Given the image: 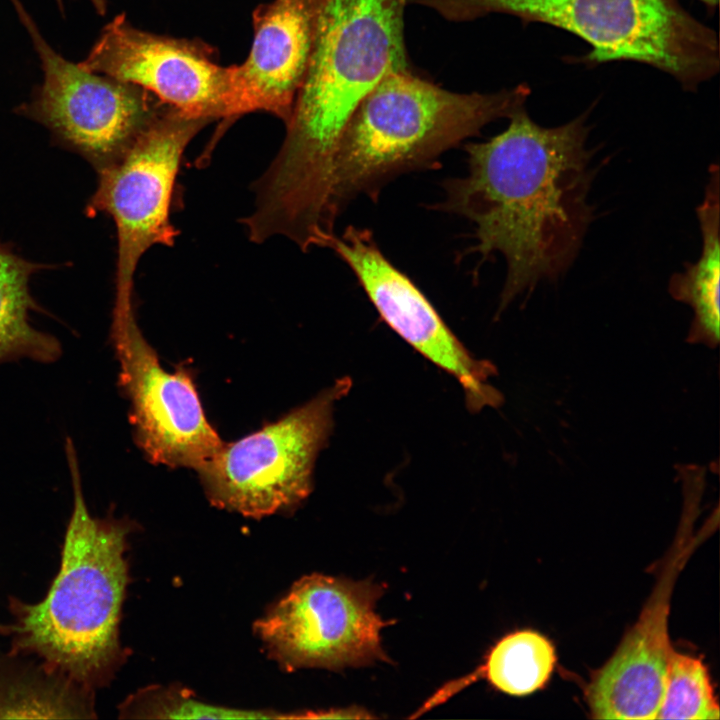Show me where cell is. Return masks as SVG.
Returning a JSON list of instances; mask_svg holds the SVG:
<instances>
[{
	"label": "cell",
	"instance_id": "cell-6",
	"mask_svg": "<svg viewBox=\"0 0 720 720\" xmlns=\"http://www.w3.org/2000/svg\"><path fill=\"white\" fill-rule=\"evenodd\" d=\"M347 377L316 397L220 449L196 471L217 506L261 517L303 501L312 489L315 459L332 428L335 403L350 389Z\"/></svg>",
	"mask_w": 720,
	"mask_h": 720
},
{
	"label": "cell",
	"instance_id": "cell-12",
	"mask_svg": "<svg viewBox=\"0 0 720 720\" xmlns=\"http://www.w3.org/2000/svg\"><path fill=\"white\" fill-rule=\"evenodd\" d=\"M327 248L349 266L388 326L459 381L472 410L500 402L488 381L494 367L469 353L427 297L385 257L370 230L350 225Z\"/></svg>",
	"mask_w": 720,
	"mask_h": 720
},
{
	"label": "cell",
	"instance_id": "cell-5",
	"mask_svg": "<svg viewBox=\"0 0 720 720\" xmlns=\"http://www.w3.org/2000/svg\"><path fill=\"white\" fill-rule=\"evenodd\" d=\"M449 21L491 13L571 32L590 46L586 63L632 60L658 68L687 90L719 70L716 33L676 0H411Z\"/></svg>",
	"mask_w": 720,
	"mask_h": 720
},
{
	"label": "cell",
	"instance_id": "cell-16",
	"mask_svg": "<svg viewBox=\"0 0 720 720\" xmlns=\"http://www.w3.org/2000/svg\"><path fill=\"white\" fill-rule=\"evenodd\" d=\"M45 267L0 243V364L20 359L51 363L62 353L53 335L30 324V311H41V307L30 293L29 281Z\"/></svg>",
	"mask_w": 720,
	"mask_h": 720
},
{
	"label": "cell",
	"instance_id": "cell-19",
	"mask_svg": "<svg viewBox=\"0 0 720 720\" xmlns=\"http://www.w3.org/2000/svg\"><path fill=\"white\" fill-rule=\"evenodd\" d=\"M122 716L161 719H269L287 718L274 711L244 710L207 704L174 688H147L129 697Z\"/></svg>",
	"mask_w": 720,
	"mask_h": 720
},
{
	"label": "cell",
	"instance_id": "cell-2",
	"mask_svg": "<svg viewBox=\"0 0 720 720\" xmlns=\"http://www.w3.org/2000/svg\"><path fill=\"white\" fill-rule=\"evenodd\" d=\"M408 0H317L312 50L283 144L259 178L276 205L316 215L330 205L343 130L388 75L410 70L404 37Z\"/></svg>",
	"mask_w": 720,
	"mask_h": 720
},
{
	"label": "cell",
	"instance_id": "cell-11",
	"mask_svg": "<svg viewBox=\"0 0 720 720\" xmlns=\"http://www.w3.org/2000/svg\"><path fill=\"white\" fill-rule=\"evenodd\" d=\"M78 65L140 87L187 117H238L233 65H219L216 50L201 40L140 30L124 14L103 28Z\"/></svg>",
	"mask_w": 720,
	"mask_h": 720
},
{
	"label": "cell",
	"instance_id": "cell-20",
	"mask_svg": "<svg viewBox=\"0 0 720 720\" xmlns=\"http://www.w3.org/2000/svg\"><path fill=\"white\" fill-rule=\"evenodd\" d=\"M56 1L59 6V9L63 12L64 6H65V4H64L65 0H56ZM89 1L92 3L94 8L100 15L105 14V12H106V1L105 0H89Z\"/></svg>",
	"mask_w": 720,
	"mask_h": 720
},
{
	"label": "cell",
	"instance_id": "cell-15",
	"mask_svg": "<svg viewBox=\"0 0 720 720\" xmlns=\"http://www.w3.org/2000/svg\"><path fill=\"white\" fill-rule=\"evenodd\" d=\"M702 235L698 259L685 270L671 276V296L691 306L694 318L688 334L690 342L714 347L719 343L720 245H719V168L712 164L704 199L696 208Z\"/></svg>",
	"mask_w": 720,
	"mask_h": 720
},
{
	"label": "cell",
	"instance_id": "cell-8",
	"mask_svg": "<svg viewBox=\"0 0 720 720\" xmlns=\"http://www.w3.org/2000/svg\"><path fill=\"white\" fill-rule=\"evenodd\" d=\"M42 63L43 83L21 113L50 129L97 172L113 164L167 106L135 85L86 71L55 52L19 0H11Z\"/></svg>",
	"mask_w": 720,
	"mask_h": 720
},
{
	"label": "cell",
	"instance_id": "cell-18",
	"mask_svg": "<svg viewBox=\"0 0 720 720\" xmlns=\"http://www.w3.org/2000/svg\"><path fill=\"white\" fill-rule=\"evenodd\" d=\"M720 718L710 675L701 658L671 652L666 687L655 719Z\"/></svg>",
	"mask_w": 720,
	"mask_h": 720
},
{
	"label": "cell",
	"instance_id": "cell-4",
	"mask_svg": "<svg viewBox=\"0 0 720 720\" xmlns=\"http://www.w3.org/2000/svg\"><path fill=\"white\" fill-rule=\"evenodd\" d=\"M526 84L492 93L444 89L410 70L385 77L357 106L341 135L332 172L336 217L356 197L377 201L396 177L440 167L446 151L524 107Z\"/></svg>",
	"mask_w": 720,
	"mask_h": 720
},
{
	"label": "cell",
	"instance_id": "cell-7",
	"mask_svg": "<svg viewBox=\"0 0 720 720\" xmlns=\"http://www.w3.org/2000/svg\"><path fill=\"white\" fill-rule=\"evenodd\" d=\"M210 120L187 117L166 106L127 150L98 173L87 213H106L116 227L114 304L133 302V279L152 246H173L178 234L170 205L185 148Z\"/></svg>",
	"mask_w": 720,
	"mask_h": 720
},
{
	"label": "cell",
	"instance_id": "cell-14",
	"mask_svg": "<svg viewBox=\"0 0 720 720\" xmlns=\"http://www.w3.org/2000/svg\"><path fill=\"white\" fill-rule=\"evenodd\" d=\"M669 590L663 585L594 674L585 697L595 719H655L673 647L668 635Z\"/></svg>",
	"mask_w": 720,
	"mask_h": 720
},
{
	"label": "cell",
	"instance_id": "cell-22",
	"mask_svg": "<svg viewBox=\"0 0 720 720\" xmlns=\"http://www.w3.org/2000/svg\"><path fill=\"white\" fill-rule=\"evenodd\" d=\"M242 223H243V222H242ZM248 234H249V233H248ZM334 234H335V233H334ZM334 234H333V235H334ZM333 235H332V236H333ZM330 237H331V236H330ZM330 237H329V238H330ZM329 238H327L324 242H322V243H321L319 246H317V247L322 246ZM249 239H250L251 241L253 240V242H255V243H261V242H259V241H256L255 239H253L250 235H249ZM263 242H264V241H263Z\"/></svg>",
	"mask_w": 720,
	"mask_h": 720
},
{
	"label": "cell",
	"instance_id": "cell-3",
	"mask_svg": "<svg viewBox=\"0 0 720 720\" xmlns=\"http://www.w3.org/2000/svg\"><path fill=\"white\" fill-rule=\"evenodd\" d=\"M65 452L73 510L60 568L45 597L33 604L11 598L12 621L0 625L12 655L36 656L48 675L92 693L112 679L123 653L119 642L128 583L127 523L93 517L86 506L74 443Z\"/></svg>",
	"mask_w": 720,
	"mask_h": 720
},
{
	"label": "cell",
	"instance_id": "cell-9",
	"mask_svg": "<svg viewBox=\"0 0 720 720\" xmlns=\"http://www.w3.org/2000/svg\"><path fill=\"white\" fill-rule=\"evenodd\" d=\"M383 587L321 574L305 576L255 623L269 654L287 670H339L388 660L376 613Z\"/></svg>",
	"mask_w": 720,
	"mask_h": 720
},
{
	"label": "cell",
	"instance_id": "cell-1",
	"mask_svg": "<svg viewBox=\"0 0 720 720\" xmlns=\"http://www.w3.org/2000/svg\"><path fill=\"white\" fill-rule=\"evenodd\" d=\"M509 119L503 132L464 146L467 175L447 179L444 200L433 206L474 224L470 252L483 261L504 257L500 310L567 272L594 218L587 114L543 127L524 106Z\"/></svg>",
	"mask_w": 720,
	"mask_h": 720
},
{
	"label": "cell",
	"instance_id": "cell-17",
	"mask_svg": "<svg viewBox=\"0 0 720 720\" xmlns=\"http://www.w3.org/2000/svg\"><path fill=\"white\" fill-rule=\"evenodd\" d=\"M556 664L553 644L533 630H520L500 639L488 652L485 662L471 675L441 689L421 709L425 711L448 695L485 678L496 689L514 696H524L542 688Z\"/></svg>",
	"mask_w": 720,
	"mask_h": 720
},
{
	"label": "cell",
	"instance_id": "cell-21",
	"mask_svg": "<svg viewBox=\"0 0 720 720\" xmlns=\"http://www.w3.org/2000/svg\"><path fill=\"white\" fill-rule=\"evenodd\" d=\"M705 3L710 9L715 8L718 5L719 0H700Z\"/></svg>",
	"mask_w": 720,
	"mask_h": 720
},
{
	"label": "cell",
	"instance_id": "cell-10",
	"mask_svg": "<svg viewBox=\"0 0 720 720\" xmlns=\"http://www.w3.org/2000/svg\"><path fill=\"white\" fill-rule=\"evenodd\" d=\"M110 338L138 446L154 463L197 470L224 442L207 421L192 378L185 369L170 373L161 366L134 305L113 307Z\"/></svg>",
	"mask_w": 720,
	"mask_h": 720
},
{
	"label": "cell",
	"instance_id": "cell-13",
	"mask_svg": "<svg viewBox=\"0 0 720 720\" xmlns=\"http://www.w3.org/2000/svg\"><path fill=\"white\" fill-rule=\"evenodd\" d=\"M317 0H272L255 8L253 43L233 65L237 115L263 111L285 123L312 50Z\"/></svg>",
	"mask_w": 720,
	"mask_h": 720
}]
</instances>
